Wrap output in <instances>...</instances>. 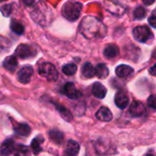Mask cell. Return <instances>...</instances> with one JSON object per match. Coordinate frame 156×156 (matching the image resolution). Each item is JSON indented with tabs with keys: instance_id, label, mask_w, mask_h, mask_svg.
<instances>
[{
	"instance_id": "cell-1",
	"label": "cell",
	"mask_w": 156,
	"mask_h": 156,
	"mask_svg": "<svg viewBox=\"0 0 156 156\" xmlns=\"http://www.w3.org/2000/svg\"><path fill=\"white\" fill-rule=\"evenodd\" d=\"M95 29H98V30H101L102 32H105L106 28L104 27L103 24L96 19L95 17L93 16H87L82 22H81V25H80V31L81 33L87 37H101L100 34L94 30ZM106 33V32H105Z\"/></svg>"
},
{
	"instance_id": "cell-2",
	"label": "cell",
	"mask_w": 156,
	"mask_h": 156,
	"mask_svg": "<svg viewBox=\"0 0 156 156\" xmlns=\"http://www.w3.org/2000/svg\"><path fill=\"white\" fill-rule=\"evenodd\" d=\"M82 5L80 2L69 1L62 7V15L69 21L77 20L81 13Z\"/></svg>"
},
{
	"instance_id": "cell-3",
	"label": "cell",
	"mask_w": 156,
	"mask_h": 156,
	"mask_svg": "<svg viewBox=\"0 0 156 156\" xmlns=\"http://www.w3.org/2000/svg\"><path fill=\"white\" fill-rule=\"evenodd\" d=\"M38 73L41 77L49 81H56L58 78V72L57 69L50 63H42L38 68Z\"/></svg>"
},
{
	"instance_id": "cell-4",
	"label": "cell",
	"mask_w": 156,
	"mask_h": 156,
	"mask_svg": "<svg viewBox=\"0 0 156 156\" xmlns=\"http://www.w3.org/2000/svg\"><path fill=\"white\" fill-rule=\"evenodd\" d=\"M133 37L134 38L142 43H145L149 41L151 38H153V33L151 29L146 27V26H142V27H136L133 29Z\"/></svg>"
},
{
	"instance_id": "cell-5",
	"label": "cell",
	"mask_w": 156,
	"mask_h": 156,
	"mask_svg": "<svg viewBox=\"0 0 156 156\" xmlns=\"http://www.w3.org/2000/svg\"><path fill=\"white\" fill-rule=\"evenodd\" d=\"M15 54L20 58L26 59L34 57L37 54V49L33 46L27 44H20L16 49Z\"/></svg>"
},
{
	"instance_id": "cell-6",
	"label": "cell",
	"mask_w": 156,
	"mask_h": 156,
	"mask_svg": "<svg viewBox=\"0 0 156 156\" xmlns=\"http://www.w3.org/2000/svg\"><path fill=\"white\" fill-rule=\"evenodd\" d=\"M62 92L70 100H77L82 96V93L76 88V86L72 82L66 83L63 87Z\"/></svg>"
},
{
	"instance_id": "cell-7",
	"label": "cell",
	"mask_w": 156,
	"mask_h": 156,
	"mask_svg": "<svg viewBox=\"0 0 156 156\" xmlns=\"http://www.w3.org/2000/svg\"><path fill=\"white\" fill-rule=\"evenodd\" d=\"M33 72H34V70H33V68L31 66L27 65V66L22 67L17 73L18 81H20L21 83H24V84L28 83L31 80Z\"/></svg>"
},
{
	"instance_id": "cell-8",
	"label": "cell",
	"mask_w": 156,
	"mask_h": 156,
	"mask_svg": "<svg viewBox=\"0 0 156 156\" xmlns=\"http://www.w3.org/2000/svg\"><path fill=\"white\" fill-rule=\"evenodd\" d=\"M144 112L145 107L140 101H133L129 108V113L133 117H141L144 114Z\"/></svg>"
},
{
	"instance_id": "cell-9",
	"label": "cell",
	"mask_w": 156,
	"mask_h": 156,
	"mask_svg": "<svg viewBox=\"0 0 156 156\" xmlns=\"http://www.w3.org/2000/svg\"><path fill=\"white\" fill-rule=\"evenodd\" d=\"M114 101H115V104L117 105L118 108L125 109L128 106V104H129V96L123 90L118 91L117 94L115 95Z\"/></svg>"
},
{
	"instance_id": "cell-10",
	"label": "cell",
	"mask_w": 156,
	"mask_h": 156,
	"mask_svg": "<svg viewBox=\"0 0 156 156\" xmlns=\"http://www.w3.org/2000/svg\"><path fill=\"white\" fill-rule=\"evenodd\" d=\"M15 149H16V144H15L14 141L10 140V139L5 140L0 147V154L9 155L11 154H14Z\"/></svg>"
},
{
	"instance_id": "cell-11",
	"label": "cell",
	"mask_w": 156,
	"mask_h": 156,
	"mask_svg": "<svg viewBox=\"0 0 156 156\" xmlns=\"http://www.w3.org/2000/svg\"><path fill=\"white\" fill-rule=\"evenodd\" d=\"M96 118L101 122H110L112 120V113L106 107H101L96 112Z\"/></svg>"
},
{
	"instance_id": "cell-12",
	"label": "cell",
	"mask_w": 156,
	"mask_h": 156,
	"mask_svg": "<svg viewBox=\"0 0 156 156\" xmlns=\"http://www.w3.org/2000/svg\"><path fill=\"white\" fill-rule=\"evenodd\" d=\"M133 69L131 67V66H128V65H120L116 68L115 69V72H116V75L120 78H127V77H130L133 73Z\"/></svg>"
},
{
	"instance_id": "cell-13",
	"label": "cell",
	"mask_w": 156,
	"mask_h": 156,
	"mask_svg": "<svg viewBox=\"0 0 156 156\" xmlns=\"http://www.w3.org/2000/svg\"><path fill=\"white\" fill-rule=\"evenodd\" d=\"M80 152V144L73 141V140H69L65 147V154L67 155H77Z\"/></svg>"
},
{
	"instance_id": "cell-14",
	"label": "cell",
	"mask_w": 156,
	"mask_h": 156,
	"mask_svg": "<svg viewBox=\"0 0 156 156\" xmlns=\"http://www.w3.org/2000/svg\"><path fill=\"white\" fill-rule=\"evenodd\" d=\"M92 94L98 99H103L107 94V89L100 82H95L92 86Z\"/></svg>"
},
{
	"instance_id": "cell-15",
	"label": "cell",
	"mask_w": 156,
	"mask_h": 156,
	"mask_svg": "<svg viewBox=\"0 0 156 156\" xmlns=\"http://www.w3.org/2000/svg\"><path fill=\"white\" fill-rule=\"evenodd\" d=\"M17 65H18V62H17V59H16V56H9V57L5 58V60H4V63H3L4 68L6 70L11 71V72L16 70Z\"/></svg>"
},
{
	"instance_id": "cell-16",
	"label": "cell",
	"mask_w": 156,
	"mask_h": 156,
	"mask_svg": "<svg viewBox=\"0 0 156 156\" xmlns=\"http://www.w3.org/2000/svg\"><path fill=\"white\" fill-rule=\"evenodd\" d=\"M120 53V49L119 48L116 46V45H112V44H110V45H107L103 50V54L106 58H116Z\"/></svg>"
},
{
	"instance_id": "cell-17",
	"label": "cell",
	"mask_w": 156,
	"mask_h": 156,
	"mask_svg": "<svg viewBox=\"0 0 156 156\" xmlns=\"http://www.w3.org/2000/svg\"><path fill=\"white\" fill-rule=\"evenodd\" d=\"M14 131L16 134L20 136H28L31 133V129L27 124L25 123H17L14 127Z\"/></svg>"
},
{
	"instance_id": "cell-18",
	"label": "cell",
	"mask_w": 156,
	"mask_h": 156,
	"mask_svg": "<svg viewBox=\"0 0 156 156\" xmlns=\"http://www.w3.org/2000/svg\"><path fill=\"white\" fill-rule=\"evenodd\" d=\"M81 74L86 79H91L95 76V68L90 63L86 62L81 69Z\"/></svg>"
},
{
	"instance_id": "cell-19",
	"label": "cell",
	"mask_w": 156,
	"mask_h": 156,
	"mask_svg": "<svg viewBox=\"0 0 156 156\" xmlns=\"http://www.w3.org/2000/svg\"><path fill=\"white\" fill-rule=\"evenodd\" d=\"M54 105H55L56 109L58 111V112H59V114L61 115V117H62L65 121L70 122V121L72 120V114H71V112H70L66 107H64L62 104H58V103H54Z\"/></svg>"
},
{
	"instance_id": "cell-20",
	"label": "cell",
	"mask_w": 156,
	"mask_h": 156,
	"mask_svg": "<svg viewBox=\"0 0 156 156\" xmlns=\"http://www.w3.org/2000/svg\"><path fill=\"white\" fill-rule=\"evenodd\" d=\"M109 69L105 64H98L95 68V75L98 76V78L100 79H105L109 76Z\"/></svg>"
},
{
	"instance_id": "cell-21",
	"label": "cell",
	"mask_w": 156,
	"mask_h": 156,
	"mask_svg": "<svg viewBox=\"0 0 156 156\" xmlns=\"http://www.w3.org/2000/svg\"><path fill=\"white\" fill-rule=\"evenodd\" d=\"M44 139L41 136H37L36 137L32 143H31V148L33 151L34 154H38L41 151H42V147H41V144H43Z\"/></svg>"
},
{
	"instance_id": "cell-22",
	"label": "cell",
	"mask_w": 156,
	"mask_h": 156,
	"mask_svg": "<svg viewBox=\"0 0 156 156\" xmlns=\"http://www.w3.org/2000/svg\"><path fill=\"white\" fill-rule=\"evenodd\" d=\"M10 28H11V30L14 33H16L17 35H22L24 33V30H25L23 25L21 23L17 22V21H15V20L11 21V23H10Z\"/></svg>"
},
{
	"instance_id": "cell-23",
	"label": "cell",
	"mask_w": 156,
	"mask_h": 156,
	"mask_svg": "<svg viewBox=\"0 0 156 156\" xmlns=\"http://www.w3.org/2000/svg\"><path fill=\"white\" fill-rule=\"evenodd\" d=\"M49 138L56 144H61L62 141H63V134L62 133L58 132V131H51L49 132Z\"/></svg>"
},
{
	"instance_id": "cell-24",
	"label": "cell",
	"mask_w": 156,
	"mask_h": 156,
	"mask_svg": "<svg viewBox=\"0 0 156 156\" xmlns=\"http://www.w3.org/2000/svg\"><path fill=\"white\" fill-rule=\"evenodd\" d=\"M77 65L70 63V64H67L62 68V71L64 74L68 75V76H72L77 72Z\"/></svg>"
},
{
	"instance_id": "cell-25",
	"label": "cell",
	"mask_w": 156,
	"mask_h": 156,
	"mask_svg": "<svg viewBox=\"0 0 156 156\" xmlns=\"http://www.w3.org/2000/svg\"><path fill=\"white\" fill-rule=\"evenodd\" d=\"M145 16H146V11L142 6H138L133 12V16H134V19H136V20H141Z\"/></svg>"
},
{
	"instance_id": "cell-26",
	"label": "cell",
	"mask_w": 156,
	"mask_h": 156,
	"mask_svg": "<svg viewBox=\"0 0 156 156\" xmlns=\"http://www.w3.org/2000/svg\"><path fill=\"white\" fill-rule=\"evenodd\" d=\"M0 10L2 12V14L5 16H9L11 14H12V10H13V5L11 4H6V5H4L3 6L0 7Z\"/></svg>"
},
{
	"instance_id": "cell-27",
	"label": "cell",
	"mask_w": 156,
	"mask_h": 156,
	"mask_svg": "<svg viewBox=\"0 0 156 156\" xmlns=\"http://www.w3.org/2000/svg\"><path fill=\"white\" fill-rule=\"evenodd\" d=\"M27 152H28V150H27V146H24V145L19 144V145L16 146V149H15L14 154H22V155H25V154H27Z\"/></svg>"
},
{
	"instance_id": "cell-28",
	"label": "cell",
	"mask_w": 156,
	"mask_h": 156,
	"mask_svg": "<svg viewBox=\"0 0 156 156\" xmlns=\"http://www.w3.org/2000/svg\"><path fill=\"white\" fill-rule=\"evenodd\" d=\"M148 106L154 110H155L156 108V102H155V96L154 95H151L148 99Z\"/></svg>"
},
{
	"instance_id": "cell-29",
	"label": "cell",
	"mask_w": 156,
	"mask_h": 156,
	"mask_svg": "<svg viewBox=\"0 0 156 156\" xmlns=\"http://www.w3.org/2000/svg\"><path fill=\"white\" fill-rule=\"evenodd\" d=\"M155 10H154L153 11V13H152V15H151V16L149 17V20H148V22H149V24L152 26V27H156V16H155Z\"/></svg>"
},
{
	"instance_id": "cell-30",
	"label": "cell",
	"mask_w": 156,
	"mask_h": 156,
	"mask_svg": "<svg viewBox=\"0 0 156 156\" xmlns=\"http://www.w3.org/2000/svg\"><path fill=\"white\" fill-rule=\"evenodd\" d=\"M9 46H10V43H9V41H8L6 38H5V37H0V48H4L5 47L7 48Z\"/></svg>"
},
{
	"instance_id": "cell-31",
	"label": "cell",
	"mask_w": 156,
	"mask_h": 156,
	"mask_svg": "<svg viewBox=\"0 0 156 156\" xmlns=\"http://www.w3.org/2000/svg\"><path fill=\"white\" fill-rule=\"evenodd\" d=\"M22 1H23L24 5H27V6L32 5L35 3V0H22Z\"/></svg>"
},
{
	"instance_id": "cell-32",
	"label": "cell",
	"mask_w": 156,
	"mask_h": 156,
	"mask_svg": "<svg viewBox=\"0 0 156 156\" xmlns=\"http://www.w3.org/2000/svg\"><path fill=\"white\" fill-rule=\"evenodd\" d=\"M143 1L146 5H153L155 0H143Z\"/></svg>"
},
{
	"instance_id": "cell-33",
	"label": "cell",
	"mask_w": 156,
	"mask_h": 156,
	"mask_svg": "<svg viewBox=\"0 0 156 156\" xmlns=\"http://www.w3.org/2000/svg\"><path fill=\"white\" fill-rule=\"evenodd\" d=\"M155 65H154L152 68H151V69H150V73L153 75V76H155L156 75V72H155Z\"/></svg>"
},
{
	"instance_id": "cell-34",
	"label": "cell",
	"mask_w": 156,
	"mask_h": 156,
	"mask_svg": "<svg viewBox=\"0 0 156 156\" xmlns=\"http://www.w3.org/2000/svg\"><path fill=\"white\" fill-rule=\"evenodd\" d=\"M5 1H7V0H0V2H5Z\"/></svg>"
}]
</instances>
